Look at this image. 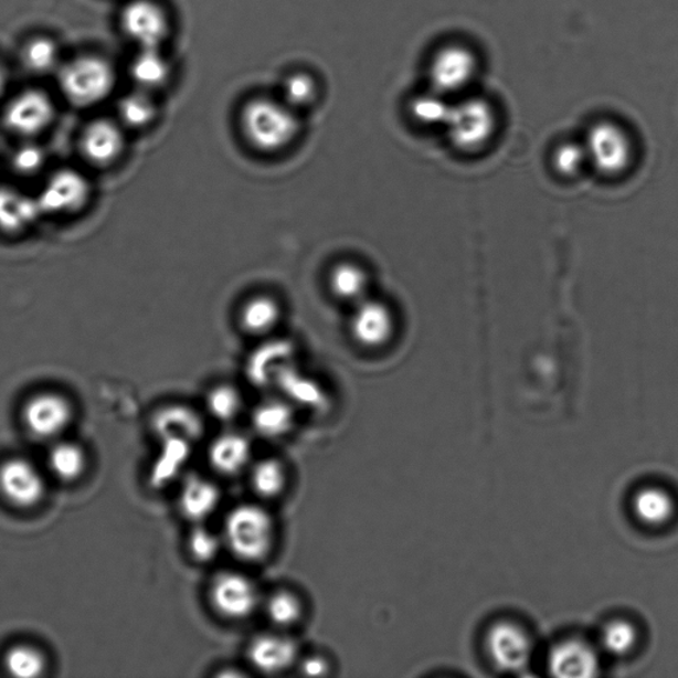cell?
Here are the masks:
<instances>
[{
    "instance_id": "cell-5",
    "label": "cell",
    "mask_w": 678,
    "mask_h": 678,
    "mask_svg": "<svg viewBox=\"0 0 678 678\" xmlns=\"http://www.w3.org/2000/svg\"><path fill=\"white\" fill-rule=\"evenodd\" d=\"M208 597L212 611L227 622L248 621L263 604L256 582L236 570H222L212 576Z\"/></svg>"
},
{
    "instance_id": "cell-33",
    "label": "cell",
    "mask_w": 678,
    "mask_h": 678,
    "mask_svg": "<svg viewBox=\"0 0 678 678\" xmlns=\"http://www.w3.org/2000/svg\"><path fill=\"white\" fill-rule=\"evenodd\" d=\"M447 96L434 89L419 96L411 104L412 117L425 126H445L449 116L452 104Z\"/></svg>"
},
{
    "instance_id": "cell-32",
    "label": "cell",
    "mask_w": 678,
    "mask_h": 678,
    "mask_svg": "<svg viewBox=\"0 0 678 678\" xmlns=\"http://www.w3.org/2000/svg\"><path fill=\"white\" fill-rule=\"evenodd\" d=\"M121 121L131 129H142L155 121L157 108L146 92H135L125 96L118 105Z\"/></svg>"
},
{
    "instance_id": "cell-37",
    "label": "cell",
    "mask_w": 678,
    "mask_h": 678,
    "mask_svg": "<svg viewBox=\"0 0 678 678\" xmlns=\"http://www.w3.org/2000/svg\"><path fill=\"white\" fill-rule=\"evenodd\" d=\"M280 383L285 391L289 392L287 398L290 403H301L308 407H317L324 402L322 390L315 382L301 377L292 374L289 371L283 372Z\"/></svg>"
},
{
    "instance_id": "cell-3",
    "label": "cell",
    "mask_w": 678,
    "mask_h": 678,
    "mask_svg": "<svg viewBox=\"0 0 678 678\" xmlns=\"http://www.w3.org/2000/svg\"><path fill=\"white\" fill-rule=\"evenodd\" d=\"M449 141L464 152L480 151L491 142L498 129V116L494 105L484 97H465L452 104L444 126Z\"/></svg>"
},
{
    "instance_id": "cell-4",
    "label": "cell",
    "mask_w": 678,
    "mask_h": 678,
    "mask_svg": "<svg viewBox=\"0 0 678 678\" xmlns=\"http://www.w3.org/2000/svg\"><path fill=\"white\" fill-rule=\"evenodd\" d=\"M589 165L604 177H619L635 159V142L623 125L610 119L591 126L584 139Z\"/></svg>"
},
{
    "instance_id": "cell-12",
    "label": "cell",
    "mask_w": 678,
    "mask_h": 678,
    "mask_svg": "<svg viewBox=\"0 0 678 678\" xmlns=\"http://www.w3.org/2000/svg\"><path fill=\"white\" fill-rule=\"evenodd\" d=\"M73 409L68 399L56 392H40L25 402L22 421L33 437L53 441L68 428Z\"/></svg>"
},
{
    "instance_id": "cell-26",
    "label": "cell",
    "mask_w": 678,
    "mask_h": 678,
    "mask_svg": "<svg viewBox=\"0 0 678 678\" xmlns=\"http://www.w3.org/2000/svg\"><path fill=\"white\" fill-rule=\"evenodd\" d=\"M634 515L643 525L660 528L675 516L676 505L667 490L656 487L644 488L634 497Z\"/></svg>"
},
{
    "instance_id": "cell-35",
    "label": "cell",
    "mask_w": 678,
    "mask_h": 678,
    "mask_svg": "<svg viewBox=\"0 0 678 678\" xmlns=\"http://www.w3.org/2000/svg\"><path fill=\"white\" fill-rule=\"evenodd\" d=\"M637 639H639V636H637L634 624L621 619L611 622L604 627L601 644L608 655L623 657L633 653Z\"/></svg>"
},
{
    "instance_id": "cell-6",
    "label": "cell",
    "mask_w": 678,
    "mask_h": 678,
    "mask_svg": "<svg viewBox=\"0 0 678 678\" xmlns=\"http://www.w3.org/2000/svg\"><path fill=\"white\" fill-rule=\"evenodd\" d=\"M115 71L96 56L73 60L60 72V86L68 102L76 106L102 103L115 86Z\"/></svg>"
},
{
    "instance_id": "cell-7",
    "label": "cell",
    "mask_w": 678,
    "mask_h": 678,
    "mask_svg": "<svg viewBox=\"0 0 678 678\" xmlns=\"http://www.w3.org/2000/svg\"><path fill=\"white\" fill-rule=\"evenodd\" d=\"M480 63L467 44L448 43L435 52L430 64L431 89L452 97L462 95L476 82Z\"/></svg>"
},
{
    "instance_id": "cell-29",
    "label": "cell",
    "mask_w": 678,
    "mask_h": 678,
    "mask_svg": "<svg viewBox=\"0 0 678 678\" xmlns=\"http://www.w3.org/2000/svg\"><path fill=\"white\" fill-rule=\"evenodd\" d=\"M131 77L145 91L159 88L168 82L170 68L158 49H141L130 66Z\"/></svg>"
},
{
    "instance_id": "cell-34",
    "label": "cell",
    "mask_w": 678,
    "mask_h": 678,
    "mask_svg": "<svg viewBox=\"0 0 678 678\" xmlns=\"http://www.w3.org/2000/svg\"><path fill=\"white\" fill-rule=\"evenodd\" d=\"M224 548L222 534H216L205 523H195L188 538V550L195 563L214 562Z\"/></svg>"
},
{
    "instance_id": "cell-28",
    "label": "cell",
    "mask_w": 678,
    "mask_h": 678,
    "mask_svg": "<svg viewBox=\"0 0 678 678\" xmlns=\"http://www.w3.org/2000/svg\"><path fill=\"white\" fill-rule=\"evenodd\" d=\"M46 465L51 475L59 481H76L84 475L86 468L85 452L75 443L59 442L52 445Z\"/></svg>"
},
{
    "instance_id": "cell-42",
    "label": "cell",
    "mask_w": 678,
    "mask_h": 678,
    "mask_svg": "<svg viewBox=\"0 0 678 678\" xmlns=\"http://www.w3.org/2000/svg\"><path fill=\"white\" fill-rule=\"evenodd\" d=\"M4 84H6L4 72L2 68H0V93L3 92Z\"/></svg>"
},
{
    "instance_id": "cell-38",
    "label": "cell",
    "mask_w": 678,
    "mask_h": 678,
    "mask_svg": "<svg viewBox=\"0 0 678 678\" xmlns=\"http://www.w3.org/2000/svg\"><path fill=\"white\" fill-rule=\"evenodd\" d=\"M284 103L292 109L305 108L315 103L317 97V85L315 80L307 73H296L284 83Z\"/></svg>"
},
{
    "instance_id": "cell-10",
    "label": "cell",
    "mask_w": 678,
    "mask_h": 678,
    "mask_svg": "<svg viewBox=\"0 0 678 678\" xmlns=\"http://www.w3.org/2000/svg\"><path fill=\"white\" fill-rule=\"evenodd\" d=\"M0 496L18 509L35 508L45 496V478L27 458H9L0 464Z\"/></svg>"
},
{
    "instance_id": "cell-31",
    "label": "cell",
    "mask_w": 678,
    "mask_h": 678,
    "mask_svg": "<svg viewBox=\"0 0 678 678\" xmlns=\"http://www.w3.org/2000/svg\"><path fill=\"white\" fill-rule=\"evenodd\" d=\"M205 409L209 414L221 423L235 422L244 409L241 390L232 384H219L205 396Z\"/></svg>"
},
{
    "instance_id": "cell-17",
    "label": "cell",
    "mask_w": 678,
    "mask_h": 678,
    "mask_svg": "<svg viewBox=\"0 0 678 678\" xmlns=\"http://www.w3.org/2000/svg\"><path fill=\"white\" fill-rule=\"evenodd\" d=\"M208 462L219 476L234 478L247 474L254 463L248 436L237 431L222 432L209 444Z\"/></svg>"
},
{
    "instance_id": "cell-21",
    "label": "cell",
    "mask_w": 678,
    "mask_h": 678,
    "mask_svg": "<svg viewBox=\"0 0 678 678\" xmlns=\"http://www.w3.org/2000/svg\"><path fill=\"white\" fill-rule=\"evenodd\" d=\"M296 424L295 404L287 398H269L251 412V427L265 441L288 436Z\"/></svg>"
},
{
    "instance_id": "cell-2",
    "label": "cell",
    "mask_w": 678,
    "mask_h": 678,
    "mask_svg": "<svg viewBox=\"0 0 678 678\" xmlns=\"http://www.w3.org/2000/svg\"><path fill=\"white\" fill-rule=\"evenodd\" d=\"M241 123L247 142L264 155L287 150L300 133L296 110L271 98L252 99L244 106Z\"/></svg>"
},
{
    "instance_id": "cell-20",
    "label": "cell",
    "mask_w": 678,
    "mask_h": 678,
    "mask_svg": "<svg viewBox=\"0 0 678 678\" xmlns=\"http://www.w3.org/2000/svg\"><path fill=\"white\" fill-rule=\"evenodd\" d=\"M155 428L165 441H182L194 445L203 437L205 424L203 416L190 405L171 404L157 412Z\"/></svg>"
},
{
    "instance_id": "cell-8",
    "label": "cell",
    "mask_w": 678,
    "mask_h": 678,
    "mask_svg": "<svg viewBox=\"0 0 678 678\" xmlns=\"http://www.w3.org/2000/svg\"><path fill=\"white\" fill-rule=\"evenodd\" d=\"M396 333V317L388 303L364 298L354 305L350 318V335L366 350H381Z\"/></svg>"
},
{
    "instance_id": "cell-18",
    "label": "cell",
    "mask_w": 678,
    "mask_h": 678,
    "mask_svg": "<svg viewBox=\"0 0 678 678\" xmlns=\"http://www.w3.org/2000/svg\"><path fill=\"white\" fill-rule=\"evenodd\" d=\"M551 675L562 678H591L600 670V657L589 643L568 639L551 648L548 659Z\"/></svg>"
},
{
    "instance_id": "cell-39",
    "label": "cell",
    "mask_w": 678,
    "mask_h": 678,
    "mask_svg": "<svg viewBox=\"0 0 678 678\" xmlns=\"http://www.w3.org/2000/svg\"><path fill=\"white\" fill-rule=\"evenodd\" d=\"M554 168L563 177L580 176L589 165L586 149L583 144L564 142L554 151Z\"/></svg>"
},
{
    "instance_id": "cell-40",
    "label": "cell",
    "mask_w": 678,
    "mask_h": 678,
    "mask_svg": "<svg viewBox=\"0 0 678 678\" xmlns=\"http://www.w3.org/2000/svg\"><path fill=\"white\" fill-rule=\"evenodd\" d=\"M45 161L44 150L33 144L19 146L11 157L12 169L22 176L38 174L43 169Z\"/></svg>"
},
{
    "instance_id": "cell-24",
    "label": "cell",
    "mask_w": 678,
    "mask_h": 678,
    "mask_svg": "<svg viewBox=\"0 0 678 678\" xmlns=\"http://www.w3.org/2000/svg\"><path fill=\"white\" fill-rule=\"evenodd\" d=\"M328 285L330 294L337 300L351 304L352 307L370 297V274L363 265L356 262L337 263L329 272Z\"/></svg>"
},
{
    "instance_id": "cell-22",
    "label": "cell",
    "mask_w": 678,
    "mask_h": 678,
    "mask_svg": "<svg viewBox=\"0 0 678 678\" xmlns=\"http://www.w3.org/2000/svg\"><path fill=\"white\" fill-rule=\"evenodd\" d=\"M43 215L36 197L10 186L0 188V231L20 234L33 227Z\"/></svg>"
},
{
    "instance_id": "cell-11",
    "label": "cell",
    "mask_w": 678,
    "mask_h": 678,
    "mask_svg": "<svg viewBox=\"0 0 678 678\" xmlns=\"http://www.w3.org/2000/svg\"><path fill=\"white\" fill-rule=\"evenodd\" d=\"M247 660L256 672L277 676L288 672L300 660L298 644L287 631L274 629L252 637Z\"/></svg>"
},
{
    "instance_id": "cell-9",
    "label": "cell",
    "mask_w": 678,
    "mask_h": 678,
    "mask_svg": "<svg viewBox=\"0 0 678 678\" xmlns=\"http://www.w3.org/2000/svg\"><path fill=\"white\" fill-rule=\"evenodd\" d=\"M91 192L82 172L62 169L46 179L36 198L44 215H70L85 208Z\"/></svg>"
},
{
    "instance_id": "cell-41",
    "label": "cell",
    "mask_w": 678,
    "mask_h": 678,
    "mask_svg": "<svg viewBox=\"0 0 678 678\" xmlns=\"http://www.w3.org/2000/svg\"><path fill=\"white\" fill-rule=\"evenodd\" d=\"M298 672L304 676H328L329 663L322 656H308L307 659L298 660Z\"/></svg>"
},
{
    "instance_id": "cell-14",
    "label": "cell",
    "mask_w": 678,
    "mask_h": 678,
    "mask_svg": "<svg viewBox=\"0 0 678 678\" xmlns=\"http://www.w3.org/2000/svg\"><path fill=\"white\" fill-rule=\"evenodd\" d=\"M53 116L55 109L45 93L25 91L7 106L4 123L7 128L19 136L33 137L49 128Z\"/></svg>"
},
{
    "instance_id": "cell-1",
    "label": "cell",
    "mask_w": 678,
    "mask_h": 678,
    "mask_svg": "<svg viewBox=\"0 0 678 678\" xmlns=\"http://www.w3.org/2000/svg\"><path fill=\"white\" fill-rule=\"evenodd\" d=\"M221 534L224 549L235 560L261 564L274 553L277 537L275 518L261 504H239L225 516Z\"/></svg>"
},
{
    "instance_id": "cell-23",
    "label": "cell",
    "mask_w": 678,
    "mask_h": 678,
    "mask_svg": "<svg viewBox=\"0 0 678 678\" xmlns=\"http://www.w3.org/2000/svg\"><path fill=\"white\" fill-rule=\"evenodd\" d=\"M283 307L277 298L269 295H255L245 300L239 310V325L245 335L255 338L268 337L280 327Z\"/></svg>"
},
{
    "instance_id": "cell-13",
    "label": "cell",
    "mask_w": 678,
    "mask_h": 678,
    "mask_svg": "<svg viewBox=\"0 0 678 678\" xmlns=\"http://www.w3.org/2000/svg\"><path fill=\"white\" fill-rule=\"evenodd\" d=\"M487 648L491 661L502 670H520L528 666L533 656V642L518 624L496 623L487 635Z\"/></svg>"
},
{
    "instance_id": "cell-36",
    "label": "cell",
    "mask_w": 678,
    "mask_h": 678,
    "mask_svg": "<svg viewBox=\"0 0 678 678\" xmlns=\"http://www.w3.org/2000/svg\"><path fill=\"white\" fill-rule=\"evenodd\" d=\"M59 60V51L55 43L50 39H35L25 45L23 63L32 72L45 73L55 68Z\"/></svg>"
},
{
    "instance_id": "cell-27",
    "label": "cell",
    "mask_w": 678,
    "mask_h": 678,
    "mask_svg": "<svg viewBox=\"0 0 678 678\" xmlns=\"http://www.w3.org/2000/svg\"><path fill=\"white\" fill-rule=\"evenodd\" d=\"M262 607L276 629L287 631L301 623L305 606L301 596L289 589H277L263 600Z\"/></svg>"
},
{
    "instance_id": "cell-19",
    "label": "cell",
    "mask_w": 678,
    "mask_h": 678,
    "mask_svg": "<svg viewBox=\"0 0 678 678\" xmlns=\"http://www.w3.org/2000/svg\"><path fill=\"white\" fill-rule=\"evenodd\" d=\"M82 152L86 161L106 168L118 161L125 150V136L116 123L97 119L86 126L82 141Z\"/></svg>"
},
{
    "instance_id": "cell-25",
    "label": "cell",
    "mask_w": 678,
    "mask_h": 678,
    "mask_svg": "<svg viewBox=\"0 0 678 678\" xmlns=\"http://www.w3.org/2000/svg\"><path fill=\"white\" fill-rule=\"evenodd\" d=\"M248 480L252 491L264 501H274L288 487V470L276 457H265L251 464Z\"/></svg>"
},
{
    "instance_id": "cell-16",
    "label": "cell",
    "mask_w": 678,
    "mask_h": 678,
    "mask_svg": "<svg viewBox=\"0 0 678 678\" xmlns=\"http://www.w3.org/2000/svg\"><path fill=\"white\" fill-rule=\"evenodd\" d=\"M222 502V490L211 478L199 474L183 477L178 494V509L186 521L205 523L216 513Z\"/></svg>"
},
{
    "instance_id": "cell-30",
    "label": "cell",
    "mask_w": 678,
    "mask_h": 678,
    "mask_svg": "<svg viewBox=\"0 0 678 678\" xmlns=\"http://www.w3.org/2000/svg\"><path fill=\"white\" fill-rule=\"evenodd\" d=\"M3 667L12 677L36 678L44 675L46 659L42 650L29 644H17L6 650Z\"/></svg>"
},
{
    "instance_id": "cell-15",
    "label": "cell",
    "mask_w": 678,
    "mask_h": 678,
    "mask_svg": "<svg viewBox=\"0 0 678 678\" xmlns=\"http://www.w3.org/2000/svg\"><path fill=\"white\" fill-rule=\"evenodd\" d=\"M123 27L141 49H159L169 33V22L161 7L149 0H135L125 7Z\"/></svg>"
}]
</instances>
